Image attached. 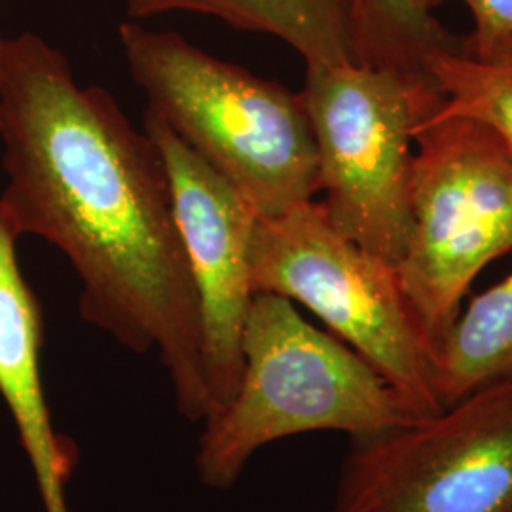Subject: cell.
Masks as SVG:
<instances>
[{
	"label": "cell",
	"mask_w": 512,
	"mask_h": 512,
	"mask_svg": "<svg viewBox=\"0 0 512 512\" xmlns=\"http://www.w3.org/2000/svg\"><path fill=\"white\" fill-rule=\"evenodd\" d=\"M0 200L21 236L57 247L80 279L86 323L156 353L175 406L211 414L200 308L164 160L147 131L35 33L0 37Z\"/></svg>",
	"instance_id": "1"
},
{
	"label": "cell",
	"mask_w": 512,
	"mask_h": 512,
	"mask_svg": "<svg viewBox=\"0 0 512 512\" xmlns=\"http://www.w3.org/2000/svg\"><path fill=\"white\" fill-rule=\"evenodd\" d=\"M232 397L203 421L196 473L228 490L256 452L313 431L368 439L421 420L412 404L332 332L313 327L289 298L256 293Z\"/></svg>",
	"instance_id": "2"
},
{
	"label": "cell",
	"mask_w": 512,
	"mask_h": 512,
	"mask_svg": "<svg viewBox=\"0 0 512 512\" xmlns=\"http://www.w3.org/2000/svg\"><path fill=\"white\" fill-rule=\"evenodd\" d=\"M118 38L154 110L258 219L319 194L317 148L300 93L222 61L175 31L124 21Z\"/></svg>",
	"instance_id": "3"
},
{
	"label": "cell",
	"mask_w": 512,
	"mask_h": 512,
	"mask_svg": "<svg viewBox=\"0 0 512 512\" xmlns=\"http://www.w3.org/2000/svg\"><path fill=\"white\" fill-rule=\"evenodd\" d=\"M317 148L321 207L366 253L397 268L412 230L414 131L442 105L427 73L306 65L300 92Z\"/></svg>",
	"instance_id": "4"
},
{
	"label": "cell",
	"mask_w": 512,
	"mask_h": 512,
	"mask_svg": "<svg viewBox=\"0 0 512 512\" xmlns=\"http://www.w3.org/2000/svg\"><path fill=\"white\" fill-rule=\"evenodd\" d=\"M251 283L255 294H279L319 317L421 418L444 408L435 384V349L404 298L395 266L342 236L321 203L256 219Z\"/></svg>",
	"instance_id": "5"
},
{
	"label": "cell",
	"mask_w": 512,
	"mask_h": 512,
	"mask_svg": "<svg viewBox=\"0 0 512 512\" xmlns=\"http://www.w3.org/2000/svg\"><path fill=\"white\" fill-rule=\"evenodd\" d=\"M414 143L412 230L395 270L437 355L476 275L512 251V154L492 129L437 110Z\"/></svg>",
	"instance_id": "6"
},
{
	"label": "cell",
	"mask_w": 512,
	"mask_h": 512,
	"mask_svg": "<svg viewBox=\"0 0 512 512\" xmlns=\"http://www.w3.org/2000/svg\"><path fill=\"white\" fill-rule=\"evenodd\" d=\"M334 512H512V378L353 440Z\"/></svg>",
	"instance_id": "7"
},
{
	"label": "cell",
	"mask_w": 512,
	"mask_h": 512,
	"mask_svg": "<svg viewBox=\"0 0 512 512\" xmlns=\"http://www.w3.org/2000/svg\"><path fill=\"white\" fill-rule=\"evenodd\" d=\"M143 129L162 154L173 213L196 287L213 414L232 397L241 374L243 329L255 298L251 241L258 217L154 110H145Z\"/></svg>",
	"instance_id": "8"
},
{
	"label": "cell",
	"mask_w": 512,
	"mask_h": 512,
	"mask_svg": "<svg viewBox=\"0 0 512 512\" xmlns=\"http://www.w3.org/2000/svg\"><path fill=\"white\" fill-rule=\"evenodd\" d=\"M14 217L0 200V397L31 463L44 512H71L69 484L78 452L55 429L42 382V310L21 272Z\"/></svg>",
	"instance_id": "9"
},
{
	"label": "cell",
	"mask_w": 512,
	"mask_h": 512,
	"mask_svg": "<svg viewBox=\"0 0 512 512\" xmlns=\"http://www.w3.org/2000/svg\"><path fill=\"white\" fill-rule=\"evenodd\" d=\"M129 19L192 12L289 44L306 65L351 61L344 0H124ZM353 63V61H351Z\"/></svg>",
	"instance_id": "10"
},
{
	"label": "cell",
	"mask_w": 512,
	"mask_h": 512,
	"mask_svg": "<svg viewBox=\"0 0 512 512\" xmlns=\"http://www.w3.org/2000/svg\"><path fill=\"white\" fill-rule=\"evenodd\" d=\"M512 378V274L459 311L435 355L442 406Z\"/></svg>",
	"instance_id": "11"
},
{
	"label": "cell",
	"mask_w": 512,
	"mask_h": 512,
	"mask_svg": "<svg viewBox=\"0 0 512 512\" xmlns=\"http://www.w3.org/2000/svg\"><path fill=\"white\" fill-rule=\"evenodd\" d=\"M425 71L442 95L440 116H458L492 129L512 154V35L482 44L459 38L439 50Z\"/></svg>",
	"instance_id": "12"
},
{
	"label": "cell",
	"mask_w": 512,
	"mask_h": 512,
	"mask_svg": "<svg viewBox=\"0 0 512 512\" xmlns=\"http://www.w3.org/2000/svg\"><path fill=\"white\" fill-rule=\"evenodd\" d=\"M349 54L355 65L395 73H427V57L459 46V38L435 16H423L406 0H344Z\"/></svg>",
	"instance_id": "13"
},
{
	"label": "cell",
	"mask_w": 512,
	"mask_h": 512,
	"mask_svg": "<svg viewBox=\"0 0 512 512\" xmlns=\"http://www.w3.org/2000/svg\"><path fill=\"white\" fill-rule=\"evenodd\" d=\"M412 10L423 16H433V10L446 0H406ZM475 21L473 31L463 37L465 42L482 44L512 35V0H461Z\"/></svg>",
	"instance_id": "14"
}]
</instances>
